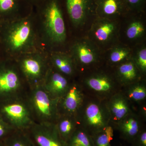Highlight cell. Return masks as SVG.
I'll list each match as a JSON object with an SVG mask.
<instances>
[{
	"label": "cell",
	"mask_w": 146,
	"mask_h": 146,
	"mask_svg": "<svg viewBox=\"0 0 146 146\" xmlns=\"http://www.w3.org/2000/svg\"><path fill=\"white\" fill-rule=\"evenodd\" d=\"M26 97L35 123L54 124L59 115L58 100L52 98L42 85L29 88Z\"/></svg>",
	"instance_id": "6da1fadb"
},
{
	"label": "cell",
	"mask_w": 146,
	"mask_h": 146,
	"mask_svg": "<svg viewBox=\"0 0 146 146\" xmlns=\"http://www.w3.org/2000/svg\"><path fill=\"white\" fill-rule=\"evenodd\" d=\"M0 117L16 130H28L35 123L26 95L2 101Z\"/></svg>",
	"instance_id": "7a4b0ae2"
},
{
	"label": "cell",
	"mask_w": 146,
	"mask_h": 146,
	"mask_svg": "<svg viewBox=\"0 0 146 146\" xmlns=\"http://www.w3.org/2000/svg\"><path fill=\"white\" fill-rule=\"evenodd\" d=\"M120 23L121 20L96 17L85 35L104 53L119 42Z\"/></svg>",
	"instance_id": "3957f363"
},
{
	"label": "cell",
	"mask_w": 146,
	"mask_h": 146,
	"mask_svg": "<svg viewBox=\"0 0 146 146\" xmlns=\"http://www.w3.org/2000/svg\"><path fill=\"white\" fill-rule=\"evenodd\" d=\"M69 54L77 71H86L104 62L103 52L85 35L74 42Z\"/></svg>",
	"instance_id": "277c9868"
},
{
	"label": "cell",
	"mask_w": 146,
	"mask_h": 146,
	"mask_svg": "<svg viewBox=\"0 0 146 146\" xmlns=\"http://www.w3.org/2000/svg\"><path fill=\"white\" fill-rule=\"evenodd\" d=\"M45 30L53 44H62L67 39L62 0H49L44 10Z\"/></svg>",
	"instance_id": "5b68a950"
},
{
	"label": "cell",
	"mask_w": 146,
	"mask_h": 146,
	"mask_svg": "<svg viewBox=\"0 0 146 146\" xmlns=\"http://www.w3.org/2000/svg\"><path fill=\"white\" fill-rule=\"evenodd\" d=\"M145 12H129L121 20L119 41L133 48L146 42Z\"/></svg>",
	"instance_id": "8992f818"
},
{
	"label": "cell",
	"mask_w": 146,
	"mask_h": 146,
	"mask_svg": "<svg viewBox=\"0 0 146 146\" xmlns=\"http://www.w3.org/2000/svg\"><path fill=\"white\" fill-rule=\"evenodd\" d=\"M29 89L17 64L0 69V98L2 101L25 96Z\"/></svg>",
	"instance_id": "52a82bcc"
},
{
	"label": "cell",
	"mask_w": 146,
	"mask_h": 146,
	"mask_svg": "<svg viewBox=\"0 0 146 146\" xmlns=\"http://www.w3.org/2000/svg\"><path fill=\"white\" fill-rule=\"evenodd\" d=\"M62 1L63 7L73 26L82 31L86 28L88 29L96 17L94 0Z\"/></svg>",
	"instance_id": "ba28073f"
},
{
	"label": "cell",
	"mask_w": 146,
	"mask_h": 146,
	"mask_svg": "<svg viewBox=\"0 0 146 146\" xmlns=\"http://www.w3.org/2000/svg\"><path fill=\"white\" fill-rule=\"evenodd\" d=\"M18 68L29 88L42 85L50 64L37 56H29L18 62Z\"/></svg>",
	"instance_id": "9c48e42d"
},
{
	"label": "cell",
	"mask_w": 146,
	"mask_h": 146,
	"mask_svg": "<svg viewBox=\"0 0 146 146\" xmlns=\"http://www.w3.org/2000/svg\"><path fill=\"white\" fill-rule=\"evenodd\" d=\"M9 47L13 52H19L31 45L33 31L30 22L27 20L17 21L11 26L7 35Z\"/></svg>",
	"instance_id": "30bf717a"
},
{
	"label": "cell",
	"mask_w": 146,
	"mask_h": 146,
	"mask_svg": "<svg viewBox=\"0 0 146 146\" xmlns=\"http://www.w3.org/2000/svg\"><path fill=\"white\" fill-rule=\"evenodd\" d=\"M99 103L91 102L84 108L83 114V127L91 135L101 131L108 125L109 111H106Z\"/></svg>",
	"instance_id": "8fae6325"
},
{
	"label": "cell",
	"mask_w": 146,
	"mask_h": 146,
	"mask_svg": "<svg viewBox=\"0 0 146 146\" xmlns=\"http://www.w3.org/2000/svg\"><path fill=\"white\" fill-rule=\"evenodd\" d=\"M28 131L36 146H68L54 124L35 123Z\"/></svg>",
	"instance_id": "7c38bea8"
},
{
	"label": "cell",
	"mask_w": 146,
	"mask_h": 146,
	"mask_svg": "<svg viewBox=\"0 0 146 146\" xmlns=\"http://www.w3.org/2000/svg\"><path fill=\"white\" fill-rule=\"evenodd\" d=\"M83 101V95L79 84L74 82H70L66 93L58 100L59 115L76 116Z\"/></svg>",
	"instance_id": "4fadbf2b"
},
{
	"label": "cell",
	"mask_w": 146,
	"mask_h": 146,
	"mask_svg": "<svg viewBox=\"0 0 146 146\" xmlns=\"http://www.w3.org/2000/svg\"><path fill=\"white\" fill-rule=\"evenodd\" d=\"M96 17L121 20L129 11L124 0H94Z\"/></svg>",
	"instance_id": "5bb4252c"
},
{
	"label": "cell",
	"mask_w": 146,
	"mask_h": 146,
	"mask_svg": "<svg viewBox=\"0 0 146 146\" xmlns=\"http://www.w3.org/2000/svg\"><path fill=\"white\" fill-rule=\"evenodd\" d=\"M70 83L69 78L50 66L42 86L52 98L59 100L66 93Z\"/></svg>",
	"instance_id": "9a60e30c"
},
{
	"label": "cell",
	"mask_w": 146,
	"mask_h": 146,
	"mask_svg": "<svg viewBox=\"0 0 146 146\" xmlns=\"http://www.w3.org/2000/svg\"><path fill=\"white\" fill-rule=\"evenodd\" d=\"M84 82L89 89L100 94L110 93L115 88L116 82H118L114 74L112 75L98 70L94 71L85 76Z\"/></svg>",
	"instance_id": "2e32d148"
},
{
	"label": "cell",
	"mask_w": 146,
	"mask_h": 146,
	"mask_svg": "<svg viewBox=\"0 0 146 146\" xmlns=\"http://www.w3.org/2000/svg\"><path fill=\"white\" fill-rule=\"evenodd\" d=\"M114 75L119 83L131 85L141 80L143 75L131 58L115 67Z\"/></svg>",
	"instance_id": "e0dca14e"
},
{
	"label": "cell",
	"mask_w": 146,
	"mask_h": 146,
	"mask_svg": "<svg viewBox=\"0 0 146 146\" xmlns=\"http://www.w3.org/2000/svg\"><path fill=\"white\" fill-rule=\"evenodd\" d=\"M132 48L119 42L103 53L104 62L112 67L131 58Z\"/></svg>",
	"instance_id": "ac0fdd59"
},
{
	"label": "cell",
	"mask_w": 146,
	"mask_h": 146,
	"mask_svg": "<svg viewBox=\"0 0 146 146\" xmlns=\"http://www.w3.org/2000/svg\"><path fill=\"white\" fill-rule=\"evenodd\" d=\"M50 66L70 79L77 72L75 64L69 54L56 52L52 55Z\"/></svg>",
	"instance_id": "d6986e66"
},
{
	"label": "cell",
	"mask_w": 146,
	"mask_h": 146,
	"mask_svg": "<svg viewBox=\"0 0 146 146\" xmlns=\"http://www.w3.org/2000/svg\"><path fill=\"white\" fill-rule=\"evenodd\" d=\"M78 123L76 116L60 114L54 125L60 137L66 143L79 126Z\"/></svg>",
	"instance_id": "ffe728a7"
},
{
	"label": "cell",
	"mask_w": 146,
	"mask_h": 146,
	"mask_svg": "<svg viewBox=\"0 0 146 146\" xmlns=\"http://www.w3.org/2000/svg\"><path fill=\"white\" fill-rule=\"evenodd\" d=\"M119 129L122 137L131 143L142 130L138 119L129 114L120 121Z\"/></svg>",
	"instance_id": "44dd1931"
},
{
	"label": "cell",
	"mask_w": 146,
	"mask_h": 146,
	"mask_svg": "<svg viewBox=\"0 0 146 146\" xmlns=\"http://www.w3.org/2000/svg\"><path fill=\"white\" fill-rule=\"evenodd\" d=\"M108 110L110 117L119 122L129 114L130 108L125 98L121 95H117L112 97L109 102Z\"/></svg>",
	"instance_id": "7402d4cb"
},
{
	"label": "cell",
	"mask_w": 146,
	"mask_h": 146,
	"mask_svg": "<svg viewBox=\"0 0 146 146\" xmlns=\"http://www.w3.org/2000/svg\"><path fill=\"white\" fill-rule=\"evenodd\" d=\"M4 146H36L28 130H14L3 141Z\"/></svg>",
	"instance_id": "603a6c76"
},
{
	"label": "cell",
	"mask_w": 146,
	"mask_h": 146,
	"mask_svg": "<svg viewBox=\"0 0 146 146\" xmlns=\"http://www.w3.org/2000/svg\"><path fill=\"white\" fill-rule=\"evenodd\" d=\"M68 146H94L91 135L79 126L66 142Z\"/></svg>",
	"instance_id": "cb8c5ba5"
},
{
	"label": "cell",
	"mask_w": 146,
	"mask_h": 146,
	"mask_svg": "<svg viewBox=\"0 0 146 146\" xmlns=\"http://www.w3.org/2000/svg\"><path fill=\"white\" fill-rule=\"evenodd\" d=\"M132 50L131 59L142 74L145 75L146 72V42L134 46Z\"/></svg>",
	"instance_id": "d4e9b609"
},
{
	"label": "cell",
	"mask_w": 146,
	"mask_h": 146,
	"mask_svg": "<svg viewBox=\"0 0 146 146\" xmlns=\"http://www.w3.org/2000/svg\"><path fill=\"white\" fill-rule=\"evenodd\" d=\"M91 136L94 146H111L110 142L113 138V129L112 127L108 125Z\"/></svg>",
	"instance_id": "484cf974"
},
{
	"label": "cell",
	"mask_w": 146,
	"mask_h": 146,
	"mask_svg": "<svg viewBox=\"0 0 146 146\" xmlns=\"http://www.w3.org/2000/svg\"><path fill=\"white\" fill-rule=\"evenodd\" d=\"M141 81L131 84L129 90V98L134 101H141L146 98V86L145 84Z\"/></svg>",
	"instance_id": "4316f807"
},
{
	"label": "cell",
	"mask_w": 146,
	"mask_h": 146,
	"mask_svg": "<svg viewBox=\"0 0 146 146\" xmlns=\"http://www.w3.org/2000/svg\"><path fill=\"white\" fill-rule=\"evenodd\" d=\"M130 12H145L146 0H124Z\"/></svg>",
	"instance_id": "83f0119b"
},
{
	"label": "cell",
	"mask_w": 146,
	"mask_h": 146,
	"mask_svg": "<svg viewBox=\"0 0 146 146\" xmlns=\"http://www.w3.org/2000/svg\"><path fill=\"white\" fill-rule=\"evenodd\" d=\"M17 5V0H0V13H9L14 11Z\"/></svg>",
	"instance_id": "f1b7e54d"
},
{
	"label": "cell",
	"mask_w": 146,
	"mask_h": 146,
	"mask_svg": "<svg viewBox=\"0 0 146 146\" xmlns=\"http://www.w3.org/2000/svg\"><path fill=\"white\" fill-rule=\"evenodd\" d=\"M14 130L13 128L0 117V141H3Z\"/></svg>",
	"instance_id": "f546056e"
},
{
	"label": "cell",
	"mask_w": 146,
	"mask_h": 146,
	"mask_svg": "<svg viewBox=\"0 0 146 146\" xmlns=\"http://www.w3.org/2000/svg\"><path fill=\"white\" fill-rule=\"evenodd\" d=\"M132 143L134 146H146V130H141Z\"/></svg>",
	"instance_id": "4dcf8cb0"
},
{
	"label": "cell",
	"mask_w": 146,
	"mask_h": 146,
	"mask_svg": "<svg viewBox=\"0 0 146 146\" xmlns=\"http://www.w3.org/2000/svg\"><path fill=\"white\" fill-rule=\"evenodd\" d=\"M0 146H4L3 143V141H2L0 143Z\"/></svg>",
	"instance_id": "1f68e13d"
}]
</instances>
